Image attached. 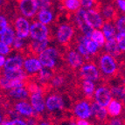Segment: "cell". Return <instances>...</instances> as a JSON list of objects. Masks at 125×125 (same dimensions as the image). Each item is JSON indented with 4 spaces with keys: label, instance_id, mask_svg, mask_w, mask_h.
<instances>
[{
    "label": "cell",
    "instance_id": "cell-18",
    "mask_svg": "<svg viewBox=\"0 0 125 125\" xmlns=\"http://www.w3.org/2000/svg\"><path fill=\"white\" fill-rule=\"evenodd\" d=\"M107 112L108 116L112 117H119L123 114V102L116 99L112 98L108 106L106 107Z\"/></svg>",
    "mask_w": 125,
    "mask_h": 125
},
{
    "label": "cell",
    "instance_id": "cell-35",
    "mask_svg": "<svg viewBox=\"0 0 125 125\" xmlns=\"http://www.w3.org/2000/svg\"><path fill=\"white\" fill-rule=\"evenodd\" d=\"M114 24H115V29H116L117 32H125V18H124V15L118 16V17L116 18V19L114 21Z\"/></svg>",
    "mask_w": 125,
    "mask_h": 125
},
{
    "label": "cell",
    "instance_id": "cell-28",
    "mask_svg": "<svg viewBox=\"0 0 125 125\" xmlns=\"http://www.w3.org/2000/svg\"><path fill=\"white\" fill-rule=\"evenodd\" d=\"M95 88V83L94 81L82 80V81H81V90L83 92V94L88 97V99H90L93 96Z\"/></svg>",
    "mask_w": 125,
    "mask_h": 125
},
{
    "label": "cell",
    "instance_id": "cell-20",
    "mask_svg": "<svg viewBox=\"0 0 125 125\" xmlns=\"http://www.w3.org/2000/svg\"><path fill=\"white\" fill-rule=\"evenodd\" d=\"M26 81H19V80H8L2 75H0V88L3 90H6L7 91V90L12 89V88L25 87Z\"/></svg>",
    "mask_w": 125,
    "mask_h": 125
},
{
    "label": "cell",
    "instance_id": "cell-26",
    "mask_svg": "<svg viewBox=\"0 0 125 125\" xmlns=\"http://www.w3.org/2000/svg\"><path fill=\"white\" fill-rule=\"evenodd\" d=\"M0 75H2L8 80H19V81H25L28 80L27 73L24 71L23 69L14 70V71H5V70H4L3 72H1Z\"/></svg>",
    "mask_w": 125,
    "mask_h": 125
},
{
    "label": "cell",
    "instance_id": "cell-36",
    "mask_svg": "<svg viewBox=\"0 0 125 125\" xmlns=\"http://www.w3.org/2000/svg\"><path fill=\"white\" fill-rule=\"evenodd\" d=\"M12 48L14 50L16 51H21V50H24L26 48V44H25V40L24 39H21L19 37H17L15 38L14 41H13L12 45H11Z\"/></svg>",
    "mask_w": 125,
    "mask_h": 125
},
{
    "label": "cell",
    "instance_id": "cell-3",
    "mask_svg": "<svg viewBox=\"0 0 125 125\" xmlns=\"http://www.w3.org/2000/svg\"><path fill=\"white\" fill-rule=\"evenodd\" d=\"M74 36V27L70 24L64 23L59 25L56 29V40L60 45L67 46Z\"/></svg>",
    "mask_w": 125,
    "mask_h": 125
},
{
    "label": "cell",
    "instance_id": "cell-23",
    "mask_svg": "<svg viewBox=\"0 0 125 125\" xmlns=\"http://www.w3.org/2000/svg\"><path fill=\"white\" fill-rule=\"evenodd\" d=\"M101 28H102L101 31H102L106 40H115V35L117 31L113 21H104V23Z\"/></svg>",
    "mask_w": 125,
    "mask_h": 125
},
{
    "label": "cell",
    "instance_id": "cell-45",
    "mask_svg": "<svg viewBox=\"0 0 125 125\" xmlns=\"http://www.w3.org/2000/svg\"><path fill=\"white\" fill-rule=\"evenodd\" d=\"M75 125H92L87 119H77L75 120Z\"/></svg>",
    "mask_w": 125,
    "mask_h": 125
},
{
    "label": "cell",
    "instance_id": "cell-7",
    "mask_svg": "<svg viewBox=\"0 0 125 125\" xmlns=\"http://www.w3.org/2000/svg\"><path fill=\"white\" fill-rule=\"evenodd\" d=\"M18 8L21 16L25 19H33L37 14L39 8L34 0H17Z\"/></svg>",
    "mask_w": 125,
    "mask_h": 125
},
{
    "label": "cell",
    "instance_id": "cell-37",
    "mask_svg": "<svg viewBox=\"0 0 125 125\" xmlns=\"http://www.w3.org/2000/svg\"><path fill=\"white\" fill-rule=\"evenodd\" d=\"M115 41L117 43L119 49L121 52H124L125 50V32H116L115 35Z\"/></svg>",
    "mask_w": 125,
    "mask_h": 125
},
{
    "label": "cell",
    "instance_id": "cell-21",
    "mask_svg": "<svg viewBox=\"0 0 125 125\" xmlns=\"http://www.w3.org/2000/svg\"><path fill=\"white\" fill-rule=\"evenodd\" d=\"M98 10L104 21H113L114 22L118 17L116 9L115 8V5H113V4H106L104 6H102L101 10L100 9Z\"/></svg>",
    "mask_w": 125,
    "mask_h": 125
},
{
    "label": "cell",
    "instance_id": "cell-44",
    "mask_svg": "<svg viewBox=\"0 0 125 125\" xmlns=\"http://www.w3.org/2000/svg\"><path fill=\"white\" fill-rule=\"evenodd\" d=\"M115 4L120 11L124 13L125 11V0H115Z\"/></svg>",
    "mask_w": 125,
    "mask_h": 125
},
{
    "label": "cell",
    "instance_id": "cell-29",
    "mask_svg": "<svg viewBox=\"0 0 125 125\" xmlns=\"http://www.w3.org/2000/svg\"><path fill=\"white\" fill-rule=\"evenodd\" d=\"M37 80L42 84H46L51 81L52 77L53 76V73L51 69L42 67L40 72L37 73Z\"/></svg>",
    "mask_w": 125,
    "mask_h": 125
},
{
    "label": "cell",
    "instance_id": "cell-43",
    "mask_svg": "<svg viewBox=\"0 0 125 125\" xmlns=\"http://www.w3.org/2000/svg\"><path fill=\"white\" fill-rule=\"evenodd\" d=\"M108 125H124L123 120L119 117H112L108 122Z\"/></svg>",
    "mask_w": 125,
    "mask_h": 125
},
{
    "label": "cell",
    "instance_id": "cell-5",
    "mask_svg": "<svg viewBox=\"0 0 125 125\" xmlns=\"http://www.w3.org/2000/svg\"><path fill=\"white\" fill-rule=\"evenodd\" d=\"M79 75L81 80H88L95 82L101 78V73L98 67L94 63L83 64L79 69Z\"/></svg>",
    "mask_w": 125,
    "mask_h": 125
},
{
    "label": "cell",
    "instance_id": "cell-40",
    "mask_svg": "<svg viewBox=\"0 0 125 125\" xmlns=\"http://www.w3.org/2000/svg\"><path fill=\"white\" fill-rule=\"evenodd\" d=\"M81 8L88 10L91 8H96L97 0H80Z\"/></svg>",
    "mask_w": 125,
    "mask_h": 125
},
{
    "label": "cell",
    "instance_id": "cell-14",
    "mask_svg": "<svg viewBox=\"0 0 125 125\" xmlns=\"http://www.w3.org/2000/svg\"><path fill=\"white\" fill-rule=\"evenodd\" d=\"M42 68L40 61L37 57L31 56L24 59L23 70L30 75H36Z\"/></svg>",
    "mask_w": 125,
    "mask_h": 125
},
{
    "label": "cell",
    "instance_id": "cell-48",
    "mask_svg": "<svg viewBox=\"0 0 125 125\" xmlns=\"http://www.w3.org/2000/svg\"><path fill=\"white\" fill-rule=\"evenodd\" d=\"M3 120H4V117H3V115H1V114H0V123H2V122H3Z\"/></svg>",
    "mask_w": 125,
    "mask_h": 125
},
{
    "label": "cell",
    "instance_id": "cell-46",
    "mask_svg": "<svg viewBox=\"0 0 125 125\" xmlns=\"http://www.w3.org/2000/svg\"><path fill=\"white\" fill-rule=\"evenodd\" d=\"M38 125H52L51 122L46 121V120H39L38 121Z\"/></svg>",
    "mask_w": 125,
    "mask_h": 125
},
{
    "label": "cell",
    "instance_id": "cell-31",
    "mask_svg": "<svg viewBox=\"0 0 125 125\" xmlns=\"http://www.w3.org/2000/svg\"><path fill=\"white\" fill-rule=\"evenodd\" d=\"M89 38L90 40H92L94 42H95L100 47H102V46H104L105 42H106V39H105L104 35L102 33V31H101V29L93 30Z\"/></svg>",
    "mask_w": 125,
    "mask_h": 125
},
{
    "label": "cell",
    "instance_id": "cell-10",
    "mask_svg": "<svg viewBox=\"0 0 125 125\" xmlns=\"http://www.w3.org/2000/svg\"><path fill=\"white\" fill-rule=\"evenodd\" d=\"M93 96H94V102L103 108H106L112 99L110 89L108 87L104 85L96 88Z\"/></svg>",
    "mask_w": 125,
    "mask_h": 125
},
{
    "label": "cell",
    "instance_id": "cell-2",
    "mask_svg": "<svg viewBox=\"0 0 125 125\" xmlns=\"http://www.w3.org/2000/svg\"><path fill=\"white\" fill-rule=\"evenodd\" d=\"M38 59L42 67L52 70L57 67L58 61L60 59V52L56 47L47 46L43 52H41L38 55Z\"/></svg>",
    "mask_w": 125,
    "mask_h": 125
},
{
    "label": "cell",
    "instance_id": "cell-47",
    "mask_svg": "<svg viewBox=\"0 0 125 125\" xmlns=\"http://www.w3.org/2000/svg\"><path fill=\"white\" fill-rule=\"evenodd\" d=\"M5 60H6L5 56L0 54V68H3V67H4V63H5Z\"/></svg>",
    "mask_w": 125,
    "mask_h": 125
},
{
    "label": "cell",
    "instance_id": "cell-30",
    "mask_svg": "<svg viewBox=\"0 0 125 125\" xmlns=\"http://www.w3.org/2000/svg\"><path fill=\"white\" fill-rule=\"evenodd\" d=\"M62 7L68 12H76L80 8H81L80 0H62Z\"/></svg>",
    "mask_w": 125,
    "mask_h": 125
},
{
    "label": "cell",
    "instance_id": "cell-25",
    "mask_svg": "<svg viewBox=\"0 0 125 125\" xmlns=\"http://www.w3.org/2000/svg\"><path fill=\"white\" fill-rule=\"evenodd\" d=\"M102 47L104 49V52L109 54V55H111V56H113L115 59L120 57L121 54L123 53V52H121V50L119 49L115 40H106L104 46H102Z\"/></svg>",
    "mask_w": 125,
    "mask_h": 125
},
{
    "label": "cell",
    "instance_id": "cell-15",
    "mask_svg": "<svg viewBox=\"0 0 125 125\" xmlns=\"http://www.w3.org/2000/svg\"><path fill=\"white\" fill-rule=\"evenodd\" d=\"M25 57L22 54H15L5 60L4 65V70L5 71H14L23 69V62Z\"/></svg>",
    "mask_w": 125,
    "mask_h": 125
},
{
    "label": "cell",
    "instance_id": "cell-38",
    "mask_svg": "<svg viewBox=\"0 0 125 125\" xmlns=\"http://www.w3.org/2000/svg\"><path fill=\"white\" fill-rule=\"evenodd\" d=\"M0 125H27L25 123V120L21 118L11 119V120H7L4 119L3 122L0 123Z\"/></svg>",
    "mask_w": 125,
    "mask_h": 125
},
{
    "label": "cell",
    "instance_id": "cell-19",
    "mask_svg": "<svg viewBox=\"0 0 125 125\" xmlns=\"http://www.w3.org/2000/svg\"><path fill=\"white\" fill-rule=\"evenodd\" d=\"M49 40H31L30 43L27 45V48L30 51L31 53L33 55H39L41 52L46 49L47 46H49Z\"/></svg>",
    "mask_w": 125,
    "mask_h": 125
},
{
    "label": "cell",
    "instance_id": "cell-17",
    "mask_svg": "<svg viewBox=\"0 0 125 125\" xmlns=\"http://www.w3.org/2000/svg\"><path fill=\"white\" fill-rule=\"evenodd\" d=\"M90 108H91V116H93L96 121L99 123H105L108 121V112L106 108L98 105L96 102H90Z\"/></svg>",
    "mask_w": 125,
    "mask_h": 125
},
{
    "label": "cell",
    "instance_id": "cell-8",
    "mask_svg": "<svg viewBox=\"0 0 125 125\" xmlns=\"http://www.w3.org/2000/svg\"><path fill=\"white\" fill-rule=\"evenodd\" d=\"M30 21L23 16H18L13 21V28L17 37L26 40L29 38L30 32Z\"/></svg>",
    "mask_w": 125,
    "mask_h": 125
},
{
    "label": "cell",
    "instance_id": "cell-42",
    "mask_svg": "<svg viewBox=\"0 0 125 125\" xmlns=\"http://www.w3.org/2000/svg\"><path fill=\"white\" fill-rule=\"evenodd\" d=\"M10 51H11L10 46L5 45L4 43H3L2 41H0V54H1V55L7 56V55L10 54Z\"/></svg>",
    "mask_w": 125,
    "mask_h": 125
},
{
    "label": "cell",
    "instance_id": "cell-13",
    "mask_svg": "<svg viewBox=\"0 0 125 125\" xmlns=\"http://www.w3.org/2000/svg\"><path fill=\"white\" fill-rule=\"evenodd\" d=\"M30 104L31 105L33 111L37 115L43 114L46 110V106H45V97L44 93L42 92H37V93H32L30 94Z\"/></svg>",
    "mask_w": 125,
    "mask_h": 125
},
{
    "label": "cell",
    "instance_id": "cell-16",
    "mask_svg": "<svg viewBox=\"0 0 125 125\" xmlns=\"http://www.w3.org/2000/svg\"><path fill=\"white\" fill-rule=\"evenodd\" d=\"M66 61L73 69H80L84 64V58L76 50H69L66 54Z\"/></svg>",
    "mask_w": 125,
    "mask_h": 125
},
{
    "label": "cell",
    "instance_id": "cell-24",
    "mask_svg": "<svg viewBox=\"0 0 125 125\" xmlns=\"http://www.w3.org/2000/svg\"><path fill=\"white\" fill-rule=\"evenodd\" d=\"M37 18L38 22L43 24V25H49L52 23L54 19V14L50 9H45V10H39L35 16Z\"/></svg>",
    "mask_w": 125,
    "mask_h": 125
},
{
    "label": "cell",
    "instance_id": "cell-33",
    "mask_svg": "<svg viewBox=\"0 0 125 125\" xmlns=\"http://www.w3.org/2000/svg\"><path fill=\"white\" fill-rule=\"evenodd\" d=\"M85 46L90 56L91 55H93V56L96 55L101 49V47L96 44L95 42H94L92 40H90V38H87V40L85 41Z\"/></svg>",
    "mask_w": 125,
    "mask_h": 125
},
{
    "label": "cell",
    "instance_id": "cell-11",
    "mask_svg": "<svg viewBox=\"0 0 125 125\" xmlns=\"http://www.w3.org/2000/svg\"><path fill=\"white\" fill-rule=\"evenodd\" d=\"M73 112L77 119H90L92 117L90 102L88 100H81L77 102L73 108Z\"/></svg>",
    "mask_w": 125,
    "mask_h": 125
},
{
    "label": "cell",
    "instance_id": "cell-27",
    "mask_svg": "<svg viewBox=\"0 0 125 125\" xmlns=\"http://www.w3.org/2000/svg\"><path fill=\"white\" fill-rule=\"evenodd\" d=\"M15 38H16V33H15L14 28H13V26L9 25L6 30L0 35V41H2L7 46H11Z\"/></svg>",
    "mask_w": 125,
    "mask_h": 125
},
{
    "label": "cell",
    "instance_id": "cell-49",
    "mask_svg": "<svg viewBox=\"0 0 125 125\" xmlns=\"http://www.w3.org/2000/svg\"><path fill=\"white\" fill-rule=\"evenodd\" d=\"M54 1H58V2H61L62 0H54Z\"/></svg>",
    "mask_w": 125,
    "mask_h": 125
},
{
    "label": "cell",
    "instance_id": "cell-41",
    "mask_svg": "<svg viewBox=\"0 0 125 125\" xmlns=\"http://www.w3.org/2000/svg\"><path fill=\"white\" fill-rule=\"evenodd\" d=\"M8 25H9V22L7 18L1 14L0 15V35L6 30Z\"/></svg>",
    "mask_w": 125,
    "mask_h": 125
},
{
    "label": "cell",
    "instance_id": "cell-4",
    "mask_svg": "<svg viewBox=\"0 0 125 125\" xmlns=\"http://www.w3.org/2000/svg\"><path fill=\"white\" fill-rule=\"evenodd\" d=\"M29 37L31 40H50V30L47 25L33 21L30 25V32Z\"/></svg>",
    "mask_w": 125,
    "mask_h": 125
},
{
    "label": "cell",
    "instance_id": "cell-34",
    "mask_svg": "<svg viewBox=\"0 0 125 125\" xmlns=\"http://www.w3.org/2000/svg\"><path fill=\"white\" fill-rule=\"evenodd\" d=\"M49 82H50V85L52 86V88H60L65 85V83H66V79H65L64 75L57 74V75H53Z\"/></svg>",
    "mask_w": 125,
    "mask_h": 125
},
{
    "label": "cell",
    "instance_id": "cell-12",
    "mask_svg": "<svg viewBox=\"0 0 125 125\" xmlns=\"http://www.w3.org/2000/svg\"><path fill=\"white\" fill-rule=\"evenodd\" d=\"M13 110L16 111L20 116L25 117V118L31 116L38 117V115H39L34 112L33 108L30 104V102H27L26 100L18 101L13 106Z\"/></svg>",
    "mask_w": 125,
    "mask_h": 125
},
{
    "label": "cell",
    "instance_id": "cell-9",
    "mask_svg": "<svg viewBox=\"0 0 125 125\" xmlns=\"http://www.w3.org/2000/svg\"><path fill=\"white\" fill-rule=\"evenodd\" d=\"M85 20L93 29H101L104 23V19L99 11L98 8H91L85 10Z\"/></svg>",
    "mask_w": 125,
    "mask_h": 125
},
{
    "label": "cell",
    "instance_id": "cell-39",
    "mask_svg": "<svg viewBox=\"0 0 125 125\" xmlns=\"http://www.w3.org/2000/svg\"><path fill=\"white\" fill-rule=\"evenodd\" d=\"M37 4L39 10H45V9H51L52 6V3L51 0H34Z\"/></svg>",
    "mask_w": 125,
    "mask_h": 125
},
{
    "label": "cell",
    "instance_id": "cell-1",
    "mask_svg": "<svg viewBox=\"0 0 125 125\" xmlns=\"http://www.w3.org/2000/svg\"><path fill=\"white\" fill-rule=\"evenodd\" d=\"M98 68L101 74H103L105 77H114L118 72L116 59L106 52H103L99 57Z\"/></svg>",
    "mask_w": 125,
    "mask_h": 125
},
{
    "label": "cell",
    "instance_id": "cell-32",
    "mask_svg": "<svg viewBox=\"0 0 125 125\" xmlns=\"http://www.w3.org/2000/svg\"><path fill=\"white\" fill-rule=\"evenodd\" d=\"M110 89L111 95H112V98L116 99V100L122 101L123 102L124 101V87L123 85H116V86H113L111 88H109Z\"/></svg>",
    "mask_w": 125,
    "mask_h": 125
},
{
    "label": "cell",
    "instance_id": "cell-6",
    "mask_svg": "<svg viewBox=\"0 0 125 125\" xmlns=\"http://www.w3.org/2000/svg\"><path fill=\"white\" fill-rule=\"evenodd\" d=\"M46 110L50 113L63 110L66 106L64 98L59 94H51L45 98Z\"/></svg>",
    "mask_w": 125,
    "mask_h": 125
},
{
    "label": "cell",
    "instance_id": "cell-22",
    "mask_svg": "<svg viewBox=\"0 0 125 125\" xmlns=\"http://www.w3.org/2000/svg\"><path fill=\"white\" fill-rule=\"evenodd\" d=\"M8 91V96L10 99L16 101L26 100L29 98V92L25 87H20V88H12V89L7 90Z\"/></svg>",
    "mask_w": 125,
    "mask_h": 125
}]
</instances>
